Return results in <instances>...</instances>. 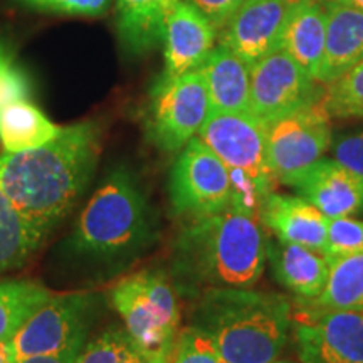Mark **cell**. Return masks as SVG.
Here are the masks:
<instances>
[{"instance_id": "34", "label": "cell", "mask_w": 363, "mask_h": 363, "mask_svg": "<svg viewBox=\"0 0 363 363\" xmlns=\"http://www.w3.org/2000/svg\"><path fill=\"white\" fill-rule=\"evenodd\" d=\"M86 338L88 335H81L74 342L67 345V347L61 348V350L52 353H44V355H34L22 358L16 363H76L81 353H83L86 347Z\"/></svg>"}, {"instance_id": "23", "label": "cell", "mask_w": 363, "mask_h": 363, "mask_svg": "<svg viewBox=\"0 0 363 363\" xmlns=\"http://www.w3.org/2000/svg\"><path fill=\"white\" fill-rule=\"evenodd\" d=\"M45 234L30 224L0 190V272L24 266Z\"/></svg>"}, {"instance_id": "13", "label": "cell", "mask_w": 363, "mask_h": 363, "mask_svg": "<svg viewBox=\"0 0 363 363\" xmlns=\"http://www.w3.org/2000/svg\"><path fill=\"white\" fill-rule=\"evenodd\" d=\"M298 0H246L222 29L220 43L249 66L281 49L291 9Z\"/></svg>"}, {"instance_id": "4", "label": "cell", "mask_w": 363, "mask_h": 363, "mask_svg": "<svg viewBox=\"0 0 363 363\" xmlns=\"http://www.w3.org/2000/svg\"><path fill=\"white\" fill-rule=\"evenodd\" d=\"M148 206L133 175L113 170L86 203L71 235V247L94 257L135 252L148 242Z\"/></svg>"}, {"instance_id": "33", "label": "cell", "mask_w": 363, "mask_h": 363, "mask_svg": "<svg viewBox=\"0 0 363 363\" xmlns=\"http://www.w3.org/2000/svg\"><path fill=\"white\" fill-rule=\"evenodd\" d=\"M216 30H222L246 0H189Z\"/></svg>"}, {"instance_id": "11", "label": "cell", "mask_w": 363, "mask_h": 363, "mask_svg": "<svg viewBox=\"0 0 363 363\" xmlns=\"http://www.w3.org/2000/svg\"><path fill=\"white\" fill-rule=\"evenodd\" d=\"M283 49L251 66V113L267 121L323 99L325 91Z\"/></svg>"}, {"instance_id": "5", "label": "cell", "mask_w": 363, "mask_h": 363, "mask_svg": "<svg viewBox=\"0 0 363 363\" xmlns=\"http://www.w3.org/2000/svg\"><path fill=\"white\" fill-rule=\"evenodd\" d=\"M111 303L143 357L172 355L180 308L174 284L163 272L140 271L126 276L113 288Z\"/></svg>"}, {"instance_id": "30", "label": "cell", "mask_w": 363, "mask_h": 363, "mask_svg": "<svg viewBox=\"0 0 363 363\" xmlns=\"http://www.w3.org/2000/svg\"><path fill=\"white\" fill-rule=\"evenodd\" d=\"M27 6L44 11L72 13V16H101L111 0H21Z\"/></svg>"}, {"instance_id": "31", "label": "cell", "mask_w": 363, "mask_h": 363, "mask_svg": "<svg viewBox=\"0 0 363 363\" xmlns=\"http://www.w3.org/2000/svg\"><path fill=\"white\" fill-rule=\"evenodd\" d=\"M29 93V79L24 71L13 66V62L0 71V111L17 101H26Z\"/></svg>"}, {"instance_id": "16", "label": "cell", "mask_w": 363, "mask_h": 363, "mask_svg": "<svg viewBox=\"0 0 363 363\" xmlns=\"http://www.w3.org/2000/svg\"><path fill=\"white\" fill-rule=\"evenodd\" d=\"M259 217L283 242L325 251L328 217L306 199L271 192L261 203Z\"/></svg>"}, {"instance_id": "26", "label": "cell", "mask_w": 363, "mask_h": 363, "mask_svg": "<svg viewBox=\"0 0 363 363\" xmlns=\"http://www.w3.org/2000/svg\"><path fill=\"white\" fill-rule=\"evenodd\" d=\"M323 103L331 116H363V59L326 84Z\"/></svg>"}, {"instance_id": "36", "label": "cell", "mask_w": 363, "mask_h": 363, "mask_svg": "<svg viewBox=\"0 0 363 363\" xmlns=\"http://www.w3.org/2000/svg\"><path fill=\"white\" fill-rule=\"evenodd\" d=\"M321 2L340 4V6H347V7L358 9V11H363V0H321Z\"/></svg>"}, {"instance_id": "21", "label": "cell", "mask_w": 363, "mask_h": 363, "mask_svg": "<svg viewBox=\"0 0 363 363\" xmlns=\"http://www.w3.org/2000/svg\"><path fill=\"white\" fill-rule=\"evenodd\" d=\"M179 0H116L118 34L131 54L152 51L163 40L165 21Z\"/></svg>"}, {"instance_id": "10", "label": "cell", "mask_w": 363, "mask_h": 363, "mask_svg": "<svg viewBox=\"0 0 363 363\" xmlns=\"http://www.w3.org/2000/svg\"><path fill=\"white\" fill-rule=\"evenodd\" d=\"M197 136L227 169L244 172L269 192H274L278 180L267 153L266 123L254 113H208Z\"/></svg>"}, {"instance_id": "9", "label": "cell", "mask_w": 363, "mask_h": 363, "mask_svg": "<svg viewBox=\"0 0 363 363\" xmlns=\"http://www.w3.org/2000/svg\"><path fill=\"white\" fill-rule=\"evenodd\" d=\"M94 305L96 296L91 293L51 294L12 335L16 362L57 352L81 335H88Z\"/></svg>"}, {"instance_id": "6", "label": "cell", "mask_w": 363, "mask_h": 363, "mask_svg": "<svg viewBox=\"0 0 363 363\" xmlns=\"http://www.w3.org/2000/svg\"><path fill=\"white\" fill-rule=\"evenodd\" d=\"M211 104L202 72L162 78L153 86L147 110V135L163 152H180L206 123Z\"/></svg>"}, {"instance_id": "25", "label": "cell", "mask_w": 363, "mask_h": 363, "mask_svg": "<svg viewBox=\"0 0 363 363\" xmlns=\"http://www.w3.org/2000/svg\"><path fill=\"white\" fill-rule=\"evenodd\" d=\"M49 296L51 291L35 281H0V340L12 338L26 318Z\"/></svg>"}, {"instance_id": "37", "label": "cell", "mask_w": 363, "mask_h": 363, "mask_svg": "<svg viewBox=\"0 0 363 363\" xmlns=\"http://www.w3.org/2000/svg\"><path fill=\"white\" fill-rule=\"evenodd\" d=\"M11 62H12L11 54H9L6 45L0 43V71H2L6 66L11 65Z\"/></svg>"}, {"instance_id": "38", "label": "cell", "mask_w": 363, "mask_h": 363, "mask_svg": "<svg viewBox=\"0 0 363 363\" xmlns=\"http://www.w3.org/2000/svg\"><path fill=\"white\" fill-rule=\"evenodd\" d=\"M172 355H158V357H143L142 363H170Z\"/></svg>"}, {"instance_id": "2", "label": "cell", "mask_w": 363, "mask_h": 363, "mask_svg": "<svg viewBox=\"0 0 363 363\" xmlns=\"http://www.w3.org/2000/svg\"><path fill=\"white\" fill-rule=\"evenodd\" d=\"M267 261V238L252 216L227 208L189 219L174 244V279L182 291L252 288Z\"/></svg>"}, {"instance_id": "29", "label": "cell", "mask_w": 363, "mask_h": 363, "mask_svg": "<svg viewBox=\"0 0 363 363\" xmlns=\"http://www.w3.org/2000/svg\"><path fill=\"white\" fill-rule=\"evenodd\" d=\"M131 338L126 330L110 328L98 335L93 342L86 343L76 363H118Z\"/></svg>"}, {"instance_id": "1", "label": "cell", "mask_w": 363, "mask_h": 363, "mask_svg": "<svg viewBox=\"0 0 363 363\" xmlns=\"http://www.w3.org/2000/svg\"><path fill=\"white\" fill-rule=\"evenodd\" d=\"M101 152V130L83 121L49 143L0 155V190L30 224L48 235L69 216L88 187Z\"/></svg>"}, {"instance_id": "22", "label": "cell", "mask_w": 363, "mask_h": 363, "mask_svg": "<svg viewBox=\"0 0 363 363\" xmlns=\"http://www.w3.org/2000/svg\"><path fill=\"white\" fill-rule=\"evenodd\" d=\"M62 126L52 123L33 103L17 101L0 111V143L6 152L19 153L49 143Z\"/></svg>"}, {"instance_id": "7", "label": "cell", "mask_w": 363, "mask_h": 363, "mask_svg": "<svg viewBox=\"0 0 363 363\" xmlns=\"http://www.w3.org/2000/svg\"><path fill=\"white\" fill-rule=\"evenodd\" d=\"M323 99L266 123L267 153L278 182L294 187L331 147V121Z\"/></svg>"}, {"instance_id": "8", "label": "cell", "mask_w": 363, "mask_h": 363, "mask_svg": "<svg viewBox=\"0 0 363 363\" xmlns=\"http://www.w3.org/2000/svg\"><path fill=\"white\" fill-rule=\"evenodd\" d=\"M170 203L187 219L230 208L229 170L199 136L182 148L170 174Z\"/></svg>"}, {"instance_id": "27", "label": "cell", "mask_w": 363, "mask_h": 363, "mask_svg": "<svg viewBox=\"0 0 363 363\" xmlns=\"http://www.w3.org/2000/svg\"><path fill=\"white\" fill-rule=\"evenodd\" d=\"M170 363H229L207 331L190 325L177 335Z\"/></svg>"}, {"instance_id": "14", "label": "cell", "mask_w": 363, "mask_h": 363, "mask_svg": "<svg viewBox=\"0 0 363 363\" xmlns=\"http://www.w3.org/2000/svg\"><path fill=\"white\" fill-rule=\"evenodd\" d=\"M216 33L214 26L189 0H179L163 29L165 71L162 78H179L199 69L216 48Z\"/></svg>"}, {"instance_id": "35", "label": "cell", "mask_w": 363, "mask_h": 363, "mask_svg": "<svg viewBox=\"0 0 363 363\" xmlns=\"http://www.w3.org/2000/svg\"><path fill=\"white\" fill-rule=\"evenodd\" d=\"M0 363H16L11 338L0 340Z\"/></svg>"}, {"instance_id": "17", "label": "cell", "mask_w": 363, "mask_h": 363, "mask_svg": "<svg viewBox=\"0 0 363 363\" xmlns=\"http://www.w3.org/2000/svg\"><path fill=\"white\" fill-rule=\"evenodd\" d=\"M199 71L206 81L211 113L251 111V66L225 45H216Z\"/></svg>"}, {"instance_id": "20", "label": "cell", "mask_w": 363, "mask_h": 363, "mask_svg": "<svg viewBox=\"0 0 363 363\" xmlns=\"http://www.w3.org/2000/svg\"><path fill=\"white\" fill-rule=\"evenodd\" d=\"M326 12L321 0H298L286 22L281 49L318 81L325 61Z\"/></svg>"}, {"instance_id": "12", "label": "cell", "mask_w": 363, "mask_h": 363, "mask_svg": "<svg viewBox=\"0 0 363 363\" xmlns=\"http://www.w3.org/2000/svg\"><path fill=\"white\" fill-rule=\"evenodd\" d=\"M294 323L301 363H363V310L306 305Z\"/></svg>"}, {"instance_id": "18", "label": "cell", "mask_w": 363, "mask_h": 363, "mask_svg": "<svg viewBox=\"0 0 363 363\" xmlns=\"http://www.w3.org/2000/svg\"><path fill=\"white\" fill-rule=\"evenodd\" d=\"M267 259L272 274L303 303L318 298L325 289L330 262L325 252L299 244L267 239Z\"/></svg>"}, {"instance_id": "15", "label": "cell", "mask_w": 363, "mask_h": 363, "mask_svg": "<svg viewBox=\"0 0 363 363\" xmlns=\"http://www.w3.org/2000/svg\"><path fill=\"white\" fill-rule=\"evenodd\" d=\"M303 199L328 219L363 212V177L353 174L335 158H321L294 184Z\"/></svg>"}, {"instance_id": "19", "label": "cell", "mask_w": 363, "mask_h": 363, "mask_svg": "<svg viewBox=\"0 0 363 363\" xmlns=\"http://www.w3.org/2000/svg\"><path fill=\"white\" fill-rule=\"evenodd\" d=\"M326 12L325 61L318 81L328 84L363 59V11L323 2Z\"/></svg>"}, {"instance_id": "39", "label": "cell", "mask_w": 363, "mask_h": 363, "mask_svg": "<svg viewBox=\"0 0 363 363\" xmlns=\"http://www.w3.org/2000/svg\"><path fill=\"white\" fill-rule=\"evenodd\" d=\"M271 363H294V362H291V360H281V358H278V360H274V362H271Z\"/></svg>"}, {"instance_id": "24", "label": "cell", "mask_w": 363, "mask_h": 363, "mask_svg": "<svg viewBox=\"0 0 363 363\" xmlns=\"http://www.w3.org/2000/svg\"><path fill=\"white\" fill-rule=\"evenodd\" d=\"M330 262L325 289L308 306L333 310H363V251L337 257Z\"/></svg>"}, {"instance_id": "28", "label": "cell", "mask_w": 363, "mask_h": 363, "mask_svg": "<svg viewBox=\"0 0 363 363\" xmlns=\"http://www.w3.org/2000/svg\"><path fill=\"white\" fill-rule=\"evenodd\" d=\"M363 251V220L353 217H335L328 219L325 256L326 259L348 256Z\"/></svg>"}, {"instance_id": "3", "label": "cell", "mask_w": 363, "mask_h": 363, "mask_svg": "<svg viewBox=\"0 0 363 363\" xmlns=\"http://www.w3.org/2000/svg\"><path fill=\"white\" fill-rule=\"evenodd\" d=\"M291 315V303L281 294L208 289L199 296L192 325L211 335L229 363H271L288 343Z\"/></svg>"}, {"instance_id": "32", "label": "cell", "mask_w": 363, "mask_h": 363, "mask_svg": "<svg viewBox=\"0 0 363 363\" xmlns=\"http://www.w3.org/2000/svg\"><path fill=\"white\" fill-rule=\"evenodd\" d=\"M331 152L335 160L353 174L363 177V131L338 138L331 145Z\"/></svg>"}]
</instances>
